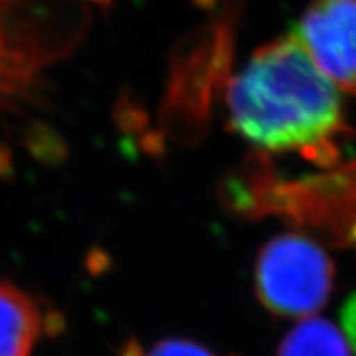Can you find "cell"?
I'll use <instances>...</instances> for the list:
<instances>
[{
    "instance_id": "cell-9",
    "label": "cell",
    "mask_w": 356,
    "mask_h": 356,
    "mask_svg": "<svg viewBox=\"0 0 356 356\" xmlns=\"http://www.w3.org/2000/svg\"><path fill=\"white\" fill-rule=\"evenodd\" d=\"M341 327L350 348L356 353V293L345 302L341 309Z\"/></svg>"
},
{
    "instance_id": "cell-4",
    "label": "cell",
    "mask_w": 356,
    "mask_h": 356,
    "mask_svg": "<svg viewBox=\"0 0 356 356\" xmlns=\"http://www.w3.org/2000/svg\"><path fill=\"white\" fill-rule=\"evenodd\" d=\"M296 38L340 91L356 96V0H314Z\"/></svg>"
},
{
    "instance_id": "cell-7",
    "label": "cell",
    "mask_w": 356,
    "mask_h": 356,
    "mask_svg": "<svg viewBox=\"0 0 356 356\" xmlns=\"http://www.w3.org/2000/svg\"><path fill=\"white\" fill-rule=\"evenodd\" d=\"M26 137V144L38 159L55 163L58 159L65 157V144L58 142L56 136L48 127L35 126L30 129Z\"/></svg>"
},
{
    "instance_id": "cell-2",
    "label": "cell",
    "mask_w": 356,
    "mask_h": 356,
    "mask_svg": "<svg viewBox=\"0 0 356 356\" xmlns=\"http://www.w3.org/2000/svg\"><path fill=\"white\" fill-rule=\"evenodd\" d=\"M86 13L81 0H0V111L30 101L42 68L81 38Z\"/></svg>"
},
{
    "instance_id": "cell-3",
    "label": "cell",
    "mask_w": 356,
    "mask_h": 356,
    "mask_svg": "<svg viewBox=\"0 0 356 356\" xmlns=\"http://www.w3.org/2000/svg\"><path fill=\"white\" fill-rule=\"evenodd\" d=\"M333 279L330 256L304 234L275 236L264 244L256 261L257 297L279 317H314L327 304Z\"/></svg>"
},
{
    "instance_id": "cell-5",
    "label": "cell",
    "mask_w": 356,
    "mask_h": 356,
    "mask_svg": "<svg viewBox=\"0 0 356 356\" xmlns=\"http://www.w3.org/2000/svg\"><path fill=\"white\" fill-rule=\"evenodd\" d=\"M44 332L40 302L15 284L0 279V356H33Z\"/></svg>"
},
{
    "instance_id": "cell-10",
    "label": "cell",
    "mask_w": 356,
    "mask_h": 356,
    "mask_svg": "<svg viewBox=\"0 0 356 356\" xmlns=\"http://www.w3.org/2000/svg\"><path fill=\"white\" fill-rule=\"evenodd\" d=\"M8 163H10V155H8L6 149L0 147V173H2L3 168L8 167Z\"/></svg>"
},
{
    "instance_id": "cell-8",
    "label": "cell",
    "mask_w": 356,
    "mask_h": 356,
    "mask_svg": "<svg viewBox=\"0 0 356 356\" xmlns=\"http://www.w3.org/2000/svg\"><path fill=\"white\" fill-rule=\"evenodd\" d=\"M142 356H215L210 348L188 338H165Z\"/></svg>"
},
{
    "instance_id": "cell-1",
    "label": "cell",
    "mask_w": 356,
    "mask_h": 356,
    "mask_svg": "<svg viewBox=\"0 0 356 356\" xmlns=\"http://www.w3.org/2000/svg\"><path fill=\"white\" fill-rule=\"evenodd\" d=\"M340 89L296 37L257 50L228 88L229 121L252 145L322 155L343 132Z\"/></svg>"
},
{
    "instance_id": "cell-6",
    "label": "cell",
    "mask_w": 356,
    "mask_h": 356,
    "mask_svg": "<svg viewBox=\"0 0 356 356\" xmlns=\"http://www.w3.org/2000/svg\"><path fill=\"white\" fill-rule=\"evenodd\" d=\"M277 356H351V348L332 322L307 317L284 337Z\"/></svg>"
},
{
    "instance_id": "cell-11",
    "label": "cell",
    "mask_w": 356,
    "mask_h": 356,
    "mask_svg": "<svg viewBox=\"0 0 356 356\" xmlns=\"http://www.w3.org/2000/svg\"><path fill=\"white\" fill-rule=\"evenodd\" d=\"M95 2H97V3H102V6H104L106 2H109V0H95Z\"/></svg>"
}]
</instances>
